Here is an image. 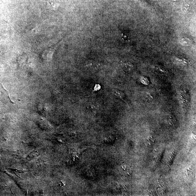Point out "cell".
<instances>
[{"label": "cell", "instance_id": "obj_1", "mask_svg": "<svg viewBox=\"0 0 196 196\" xmlns=\"http://www.w3.org/2000/svg\"><path fill=\"white\" fill-rule=\"evenodd\" d=\"M121 170L122 173L125 175H129L131 173V170L129 166L126 165H123L121 166Z\"/></svg>", "mask_w": 196, "mask_h": 196}, {"label": "cell", "instance_id": "obj_2", "mask_svg": "<svg viewBox=\"0 0 196 196\" xmlns=\"http://www.w3.org/2000/svg\"><path fill=\"white\" fill-rule=\"evenodd\" d=\"M188 96V93L186 92H183L181 95L180 97L183 103H186L189 102Z\"/></svg>", "mask_w": 196, "mask_h": 196}, {"label": "cell", "instance_id": "obj_3", "mask_svg": "<svg viewBox=\"0 0 196 196\" xmlns=\"http://www.w3.org/2000/svg\"><path fill=\"white\" fill-rule=\"evenodd\" d=\"M154 139L152 137H148L146 139V144L147 146L149 147H151L154 143Z\"/></svg>", "mask_w": 196, "mask_h": 196}, {"label": "cell", "instance_id": "obj_4", "mask_svg": "<svg viewBox=\"0 0 196 196\" xmlns=\"http://www.w3.org/2000/svg\"><path fill=\"white\" fill-rule=\"evenodd\" d=\"M39 154V153L38 151H33V152L31 153L29 155H28L27 156V160H31L36 157L38 156Z\"/></svg>", "mask_w": 196, "mask_h": 196}, {"label": "cell", "instance_id": "obj_5", "mask_svg": "<svg viewBox=\"0 0 196 196\" xmlns=\"http://www.w3.org/2000/svg\"><path fill=\"white\" fill-rule=\"evenodd\" d=\"M124 68L126 71H131L133 67V66L129 62L124 63L123 64Z\"/></svg>", "mask_w": 196, "mask_h": 196}, {"label": "cell", "instance_id": "obj_6", "mask_svg": "<svg viewBox=\"0 0 196 196\" xmlns=\"http://www.w3.org/2000/svg\"><path fill=\"white\" fill-rule=\"evenodd\" d=\"M156 69L157 71H158V72L160 73H162V74H166L167 72V71L166 70V69L163 67L156 66Z\"/></svg>", "mask_w": 196, "mask_h": 196}, {"label": "cell", "instance_id": "obj_7", "mask_svg": "<svg viewBox=\"0 0 196 196\" xmlns=\"http://www.w3.org/2000/svg\"><path fill=\"white\" fill-rule=\"evenodd\" d=\"M114 93H115L116 96H117L118 97L121 98V99H122V98H123L124 97V94L122 92H120V91L115 90V91H114Z\"/></svg>", "mask_w": 196, "mask_h": 196}, {"label": "cell", "instance_id": "obj_8", "mask_svg": "<svg viewBox=\"0 0 196 196\" xmlns=\"http://www.w3.org/2000/svg\"><path fill=\"white\" fill-rule=\"evenodd\" d=\"M150 94L149 93H147L146 94V99L148 100H151L152 99V97L150 96Z\"/></svg>", "mask_w": 196, "mask_h": 196}, {"label": "cell", "instance_id": "obj_9", "mask_svg": "<svg viewBox=\"0 0 196 196\" xmlns=\"http://www.w3.org/2000/svg\"><path fill=\"white\" fill-rule=\"evenodd\" d=\"M59 184H60V186H65V183L64 182H63V181L60 182L59 183Z\"/></svg>", "mask_w": 196, "mask_h": 196}]
</instances>
